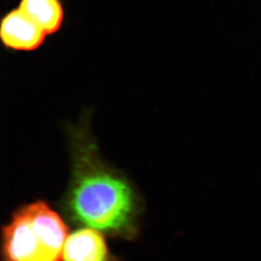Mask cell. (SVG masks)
I'll return each instance as SVG.
<instances>
[{
    "label": "cell",
    "instance_id": "6da1fadb",
    "mask_svg": "<svg viewBox=\"0 0 261 261\" xmlns=\"http://www.w3.org/2000/svg\"><path fill=\"white\" fill-rule=\"evenodd\" d=\"M91 114L69 124L72 178L66 197L69 216L87 227L111 236L136 235L140 201L129 181L101 159L91 135Z\"/></svg>",
    "mask_w": 261,
    "mask_h": 261
},
{
    "label": "cell",
    "instance_id": "7a4b0ae2",
    "mask_svg": "<svg viewBox=\"0 0 261 261\" xmlns=\"http://www.w3.org/2000/svg\"><path fill=\"white\" fill-rule=\"evenodd\" d=\"M68 229L57 212L43 201L15 212L3 229L4 261H61Z\"/></svg>",
    "mask_w": 261,
    "mask_h": 261
},
{
    "label": "cell",
    "instance_id": "3957f363",
    "mask_svg": "<svg viewBox=\"0 0 261 261\" xmlns=\"http://www.w3.org/2000/svg\"><path fill=\"white\" fill-rule=\"evenodd\" d=\"M46 36L43 29L18 7L1 20L0 37L8 49L31 52L42 46Z\"/></svg>",
    "mask_w": 261,
    "mask_h": 261
},
{
    "label": "cell",
    "instance_id": "277c9868",
    "mask_svg": "<svg viewBox=\"0 0 261 261\" xmlns=\"http://www.w3.org/2000/svg\"><path fill=\"white\" fill-rule=\"evenodd\" d=\"M64 261H109L104 237L97 230L83 228L70 234L64 249Z\"/></svg>",
    "mask_w": 261,
    "mask_h": 261
},
{
    "label": "cell",
    "instance_id": "5b68a950",
    "mask_svg": "<svg viewBox=\"0 0 261 261\" xmlns=\"http://www.w3.org/2000/svg\"><path fill=\"white\" fill-rule=\"evenodd\" d=\"M18 8L47 35L59 32L64 22V10L61 0H20Z\"/></svg>",
    "mask_w": 261,
    "mask_h": 261
}]
</instances>
